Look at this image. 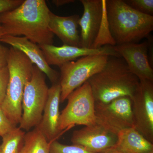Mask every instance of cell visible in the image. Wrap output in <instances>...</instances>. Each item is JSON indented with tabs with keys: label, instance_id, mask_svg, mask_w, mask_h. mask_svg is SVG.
<instances>
[{
	"label": "cell",
	"instance_id": "cell-1",
	"mask_svg": "<svg viewBox=\"0 0 153 153\" xmlns=\"http://www.w3.org/2000/svg\"><path fill=\"white\" fill-rule=\"evenodd\" d=\"M49 7L44 0H24L16 8L0 14L4 35L26 37L39 46L53 45Z\"/></svg>",
	"mask_w": 153,
	"mask_h": 153
},
{
	"label": "cell",
	"instance_id": "cell-2",
	"mask_svg": "<svg viewBox=\"0 0 153 153\" xmlns=\"http://www.w3.org/2000/svg\"><path fill=\"white\" fill-rule=\"evenodd\" d=\"M90 85L95 104L109 103L122 97L131 98L138 87L140 80L130 71L122 57L109 56L101 71L91 77Z\"/></svg>",
	"mask_w": 153,
	"mask_h": 153
},
{
	"label": "cell",
	"instance_id": "cell-3",
	"mask_svg": "<svg viewBox=\"0 0 153 153\" xmlns=\"http://www.w3.org/2000/svg\"><path fill=\"white\" fill-rule=\"evenodd\" d=\"M110 30L116 45L138 43L153 30V16L128 5L123 0H106Z\"/></svg>",
	"mask_w": 153,
	"mask_h": 153
},
{
	"label": "cell",
	"instance_id": "cell-4",
	"mask_svg": "<svg viewBox=\"0 0 153 153\" xmlns=\"http://www.w3.org/2000/svg\"><path fill=\"white\" fill-rule=\"evenodd\" d=\"M33 66L23 52L13 47L9 49L7 60L9 82L5 97L1 106L6 116L16 126L22 119L24 89L32 77Z\"/></svg>",
	"mask_w": 153,
	"mask_h": 153
},
{
	"label": "cell",
	"instance_id": "cell-5",
	"mask_svg": "<svg viewBox=\"0 0 153 153\" xmlns=\"http://www.w3.org/2000/svg\"><path fill=\"white\" fill-rule=\"evenodd\" d=\"M45 75L34 65L32 77L25 85L22 99V115L19 127L23 130L28 131L41 122L49 89Z\"/></svg>",
	"mask_w": 153,
	"mask_h": 153
},
{
	"label": "cell",
	"instance_id": "cell-6",
	"mask_svg": "<svg viewBox=\"0 0 153 153\" xmlns=\"http://www.w3.org/2000/svg\"><path fill=\"white\" fill-rule=\"evenodd\" d=\"M108 57L105 55H88L60 66V102H63L71 92L101 71Z\"/></svg>",
	"mask_w": 153,
	"mask_h": 153
},
{
	"label": "cell",
	"instance_id": "cell-7",
	"mask_svg": "<svg viewBox=\"0 0 153 153\" xmlns=\"http://www.w3.org/2000/svg\"><path fill=\"white\" fill-rule=\"evenodd\" d=\"M67 100V105L60 114L59 129L61 132L75 125L96 123L95 100L88 81L71 92Z\"/></svg>",
	"mask_w": 153,
	"mask_h": 153
},
{
	"label": "cell",
	"instance_id": "cell-8",
	"mask_svg": "<svg viewBox=\"0 0 153 153\" xmlns=\"http://www.w3.org/2000/svg\"><path fill=\"white\" fill-rule=\"evenodd\" d=\"M96 123L117 135L123 130L134 127L131 98L119 97L104 104H95Z\"/></svg>",
	"mask_w": 153,
	"mask_h": 153
},
{
	"label": "cell",
	"instance_id": "cell-9",
	"mask_svg": "<svg viewBox=\"0 0 153 153\" xmlns=\"http://www.w3.org/2000/svg\"><path fill=\"white\" fill-rule=\"evenodd\" d=\"M134 128L153 143V82L140 80L131 98Z\"/></svg>",
	"mask_w": 153,
	"mask_h": 153
},
{
	"label": "cell",
	"instance_id": "cell-10",
	"mask_svg": "<svg viewBox=\"0 0 153 153\" xmlns=\"http://www.w3.org/2000/svg\"><path fill=\"white\" fill-rule=\"evenodd\" d=\"M117 136L97 123L74 131L73 144L79 145L94 153H104L115 147Z\"/></svg>",
	"mask_w": 153,
	"mask_h": 153
},
{
	"label": "cell",
	"instance_id": "cell-11",
	"mask_svg": "<svg viewBox=\"0 0 153 153\" xmlns=\"http://www.w3.org/2000/svg\"><path fill=\"white\" fill-rule=\"evenodd\" d=\"M149 42L116 45L113 48L125 61L129 69L139 80L153 82V70L149 62Z\"/></svg>",
	"mask_w": 153,
	"mask_h": 153
},
{
	"label": "cell",
	"instance_id": "cell-12",
	"mask_svg": "<svg viewBox=\"0 0 153 153\" xmlns=\"http://www.w3.org/2000/svg\"><path fill=\"white\" fill-rule=\"evenodd\" d=\"M39 46L43 51L48 65H55L59 67L65 63L88 55H105L120 57L113 46H106L99 49H88L65 45L60 47L53 45Z\"/></svg>",
	"mask_w": 153,
	"mask_h": 153
},
{
	"label": "cell",
	"instance_id": "cell-13",
	"mask_svg": "<svg viewBox=\"0 0 153 153\" xmlns=\"http://www.w3.org/2000/svg\"><path fill=\"white\" fill-rule=\"evenodd\" d=\"M61 89L59 82L52 84L48 91V98L38 129L49 142L56 140L61 132L59 130Z\"/></svg>",
	"mask_w": 153,
	"mask_h": 153
},
{
	"label": "cell",
	"instance_id": "cell-14",
	"mask_svg": "<svg viewBox=\"0 0 153 153\" xmlns=\"http://www.w3.org/2000/svg\"><path fill=\"white\" fill-rule=\"evenodd\" d=\"M1 42L19 49L49 78L52 84L59 82L60 74L48 65L43 51L38 44L26 37L4 35Z\"/></svg>",
	"mask_w": 153,
	"mask_h": 153
},
{
	"label": "cell",
	"instance_id": "cell-15",
	"mask_svg": "<svg viewBox=\"0 0 153 153\" xmlns=\"http://www.w3.org/2000/svg\"><path fill=\"white\" fill-rule=\"evenodd\" d=\"M80 1L84 8L79 21L81 47L91 49L101 24L102 2V0H80Z\"/></svg>",
	"mask_w": 153,
	"mask_h": 153
},
{
	"label": "cell",
	"instance_id": "cell-16",
	"mask_svg": "<svg viewBox=\"0 0 153 153\" xmlns=\"http://www.w3.org/2000/svg\"><path fill=\"white\" fill-rule=\"evenodd\" d=\"M80 17L77 15L60 16L49 13V30L63 42V45L81 47L80 36L78 30Z\"/></svg>",
	"mask_w": 153,
	"mask_h": 153
},
{
	"label": "cell",
	"instance_id": "cell-17",
	"mask_svg": "<svg viewBox=\"0 0 153 153\" xmlns=\"http://www.w3.org/2000/svg\"><path fill=\"white\" fill-rule=\"evenodd\" d=\"M116 149L126 153H146L153 150V143L134 127L125 129L117 134Z\"/></svg>",
	"mask_w": 153,
	"mask_h": 153
},
{
	"label": "cell",
	"instance_id": "cell-18",
	"mask_svg": "<svg viewBox=\"0 0 153 153\" xmlns=\"http://www.w3.org/2000/svg\"><path fill=\"white\" fill-rule=\"evenodd\" d=\"M50 143L35 128L25 133L20 153H50Z\"/></svg>",
	"mask_w": 153,
	"mask_h": 153
},
{
	"label": "cell",
	"instance_id": "cell-19",
	"mask_svg": "<svg viewBox=\"0 0 153 153\" xmlns=\"http://www.w3.org/2000/svg\"><path fill=\"white\" fill-rule=\"evenodd\" d=\"M102 13L101 24L98 34L91 47V49H99L106 46L114 47L116 45V43L113 38L110 30L109 23L107 15L106 0H102Z\"/></svg>",
	"mask_w": 153,
	"mask_h": 153
},
{
	"label": "cell",
	"instance_id": "cell-20",
	"mask_svg": "<svg viewBox=\"0 0 153 153\" xmlns=\"http://www.w3.org/2000/svg\"><path fill=\"white\" fill-rule=\"evenodd\" d=\"M25 133L23 130L16 127L2 137V143L0 145L1 153H20Z\"/></svg>",
	"mask_w": 153,
	"mask_h": 153
},
{
	"label": "cell",
	"instance_id": "cell-21",
	"mask_svg": "<svg viewBox=\"0 0 153 153\" xmlns=\"http://www.w3.org/2000/svg\"><path fill=\"white\" fill-rule=\"evenodd\" d=\"M50 153H94L79 145H66L56 140L50 142Z\"/></svg>",
	"mask_w": 153,
	"mask_h": 153
},
{
	"label": "cell",
	"instance_id": "cell-22",
	"mask_svg": "<svg viewBox=\"0 0 153 153\" xmlns=\"http://www.w3.org/2000/svg\"><path fill=\"white\" fill-rule=\"evenodd\" d=\"M125 2L138 12L153 16V0H125Z\"/></svg>",
	"mask_w": 153,
	"mask_h": 153
},
{
	"label": "cell",
	"instance_id": "cell-23",
	"mask_svg": "<svg viewBox=\"0 0 153 153\" xmlns=\"http://www.w3.org/2000/svg\"><path fill=\"white\" fill-rule=\"evenodd\" d=\"M9 78V70L7 66L0 69V105H1L5 97Z\"/></svg>",
	"mask_w": 153,
	"mask_h": 153
},
{
	"label": "cell",
	"instance_id": "cell-24",
	"mask_svg": "<svg viewBox=\"0 0 153 153\" xmlns=\"http://www.w3.org/2000/svg\"><path fill=\"white\" fill-rule=\"evenodd\" d=\"M16 127L6 116L0 105V136H4Z\"/></svg>",
	"mask_w": 153,
	"mask_h": 153
},
{
	"label": "cell",
	"instance_id": "cell-25",
	"mask_svg": "<svg viewBox=\"0 0 153 153\" xmlns=\"http://www.w3.org/2000/svg\"><path fill=\"white\" fill-rule=\"evenodd\" d=\"M24 0H0V14L17 8Z\"/></svg>",
	"mask_w": 153,
	"mask_h": 153
},
{
	"label": "cell",
	"instance_id": "cell-26",
	"mask_svg": "<svg viewBox=\"0 0 153 153\" xmlns=\"http://www.w3.org/2000/svg\"><path fill=\"white\" fill-rule=\"evenodd\" d=\"M9 49L0 44V69L7 66Z\"/></svg>",
	"mask_w": 153,
	"mask_h": 153
},
{
	"label": "cell",
	"instance_id": "cell-27",
	"mask_svg": "<svg viewBox=\"0 0 153 153\" xmlns=\"http://www.w3.org/2000/svg\"><path fill=\"white\" fill-rule=\"evenodd\" d=\"M75 1L74 0H53L52 2L56 7H59Z\"/></svg>",
	"mask_w": 153,
	"mask_h": 153
},
{
	"label": "cell",
	"instance_id": "cell-28",
	"mask_svg": "<svg viewBox=\"0 0 153 153\" xmlns=\"http://www.w3.org/2000/svg\"><path fill=\"white\" fill-rule=\"evenodd\" d=\"M104 153H126L123 152H121V151L118 150L117 149H116L115 148H113V149H111L107 151Z\"/></svg>",
	"mask_w": 153,
	"mask_h": 153
},
{
	"label": "cell",
	"instance_id": "cell-29",
	"mask_svg": "<svg viewBox=\"0 0 153 153\" xmlns=\"http://www.w3.org/2000/svg\"><path fill=\"white\" fill-rule=\"evenodd\" d=\"M4 33H3L2 28L0 25V42H1V37L4 36Z\"/></svg>",
	"mask_w": 153,
	"mask_h": 153
},
{
	"label": "cell",
	"instance_id": "cell-30",
	"mask_svg": "<svg viewBox=\"0 0 153 153\" xmlns=\"http://www.w3.org/2000/svg\"><path fill=\"white\" fill-rule=\"evenodd\" d=\"M146 153H153V150L151 151L150 152H148Z\"/></svg>",
	"mask_w": 153,
	"mask_h": 153
},
{
	"label": "cell",
	"instance_id": "cell-31",
	"mask_svg": "<svg viewBox=\"0 0 153 153\" xmlns=\"http://www.w3.org/2000/svg\"><path fill=\"white\" fill-rule=\"evenodd\" d=\"M0 153H1V147H0Z\"/></svg>",
	"mask_w": 153,
	"mask_h": 153
}]
</instances>
